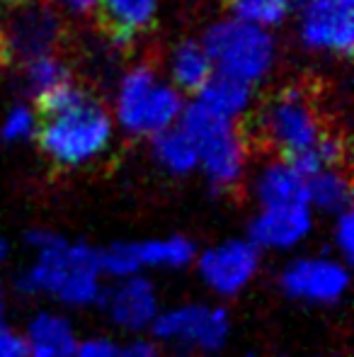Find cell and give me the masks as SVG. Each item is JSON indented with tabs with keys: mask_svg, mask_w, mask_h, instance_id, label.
<instances>
[{
	"mask_svg": "<svg viewBox=\"0 0 354 357\" xmlns=\"http://www.w3.org/2000/svg\"><path fill=\"white\" fill-rule=\"evenodd\" d=\"M161 0H99L104 22L109 24L117 42H127L134 34L153 24Z\"/></svg>",
	"mask_w": 354,
	"mask_h": 357,
	"instance_id": "21",
	"label": "cell"
},
{
	"mask_svg": "<svg viewBox=\"0 0 354 357\" xmlns=\"http://www.w3.org/2000/svg\"><path fill=\"white\" fill-rule=\"evenodd\" d=\"M328 129L311 95L301 88H289L272 98L257 114V134L279 158L293 160L308 153Z\"/></svg>",
	"mask_w": 354,
	"mask_h": 357,
	"instance_id": "7",
	"label": "cell"
},
{
	"mask_svg": "<svg viewBox=\"0 0 354 357\" xmlns=\"http://www.w3.org/2000/svg\"><path fill=\"white\" fill-rule=\"evenodd\" d=\"M296 0H228L231 17L272 29L287 20Z\"/></svg>",
	"mask_w": 354,
	"mask_h": 357,
	"instance_id": "24",
	"label": "cell"
},
{
	"mask_svg": "<svg viewBox=\"0 0 354 357\" xmlns=\"http://www.w3.org/2000/svg\"><path fill=\"white\" fill-rule=\"evenodd\" d=\"M0 357H27L22 333L8 328V326H0Z\"/></svg>",
	"mask_w": 354,
	"mask_h": 357,
	"instance_id": "29",
	"label": "cell"
},
{
	"mask_svg": "<svg viewBox=\"0 0 354 357\" xmlns=\"http://www.w3.org/2000/svg\"><path fill=\"white\" fill-rule=\"evenodd\" d=\"M112 112L92 95H83L68 107L47 114L39 124V146L54 165L66 170L97 163L114 144Z\"/></svg>",
	"mask_w": 354,
	"mask_h": 357,
	"instance_id": "2",
	"label": "cell"
},
{
	"mask_svg": "<svg viewBox=\"0 0 354 357\" xmlns=\"http://www.w3.org/2000/svg\"><path fill=\"white\" fill-rule=\"evenodd\" d=\"M39 134V117L29 105H15L0 122V139L8 144L29 142Z\"/></svg>",
	"mask_w": 354,
	"mask_h": 357,
	"instance_id": "25",
	"label": "cell"
},
{
	"mask_svg": "<svg viewBox=\"0 0 354 357\" xmlns=\"http://www.w3.org/2000/svg\"><path fill=\"white\" fill-rule=\"evenodd\" d=\"M233 333L231 311L209 301H184L163 309L151 328L170 357H214L223 353Z\"/></svg>",
	"mask_w": 354,
	"mask_h": 357,
	"instance_id": "6",
	"label": "cell"
},
{
	"mask_svg": "<svg viewBox=\"0 0 354 357\" xmlns=\"http://www.w3.org/2000/svg\"><path fill=\"white\" fill-rule=\"evenodd\" d=\"M24 241L34 258L15 280L19 294L47 296L63 309L99 306L107 287L99 268V248L51 229H32Z\"/></svg>",
	"mask_w": 354,
	"mask_h": 357,
	"instance_id": "1",
	"label": "cell"
},
{
	"mask_svg": "<svg viewBox=\"0 0 354 357\" xmlns=\"http://www.w3.org/2000/svg\"><path fill=\"white\" fill-rule=\"evenodd\" d=\"M197 243L182 234L156 236V238L134 241L138 273H179L187 270L197 260Z\"/></svg>",
	"mask_w": 354,
	"mask_h": 357,
	"instance_id": "16",
	"label": "cell"
},
{
	"mask_svg": "<svg viewBox=\"0 0 354 357\" xmlns=\"http://www.w3.org/2000/svg\"><path fill=\"white\" fill-rule=\"evenodd\" d=\"M316 229V214L306 207L257 209L248 224L246 238L260 253H291L311 238Z\"/></svg>",
	"mask_w": 354,
	"mask_h": 357,
	"instance_id": "13",
	"label": "cell"
},
{
	"mask_svg": "<svg viewBox=\"0 0 354 357\" xmlns=\"http://www.w3.org/2000/svg\"><path fill=\"white\" fill-rule=\"evenodd\" d=\"M5 316H8V294L0 284V326H5Z\"/></svg>",
	"mask_w": 354,
	"mask_h": 357,
	"instance_id": "31",
	"label": "cell"
},
{
	"mask_svg": "<svg viewBox=\"0 0 354 357\" xmlns=\"http://www.w3.org/2000/svg\"><path fill=\"white\" fill-rule=\"evenodd\" d=\"M204 109L228 122H236L246 117L252 107V88L241 80H233L228 75L214 73L209 83L197 93V100Z\"/></svg>",
	"mask_w": 354,
	"mask_h": 357,
	"instance_id": "17",
	"label": "cell"
},
{
	"mask_svg": "<svg viewBox=\"0 0 354 357\" xmlns=\"http://www.w3.org/2000/svg\"><path fill=\"white\" fill-rule=\"evenodd\" d=\"M330 241H332V248H335L337 258L345 260V263H350L352 253H354V216H352V209L350 212H342V214L332 216Z\"/></svg>",
	"mask_w": 354,
	"mask_h": 357,
	"instance_id": "26",
	"label": "cell"
},
{
	"mask_svg": "<svg viewBox=\"0 0 354 357\" xmlns=\"http://www.w3.org/2000/svg\"><path fill=\"white\" fill-rule=\"evenodd\" d=\"M179 127L197 146L199 168L207 183L218 192L236 190L248 173V142L236 122H228L199 102L184 105Z\"/></svg>",
	"mask_w": 354,
	"mask_h": 357,
	"instance_id": "4",
	"label": "cell"
},
{
	"mask_svg": "<svg viewBox=\"0 0 354 357\" xmlns=\"http://www.w3.org/2000/svg\"><path fill=\"white\" fill-rule=\"evenodd\" d=\"M24 83L34 98L44 100L47 95L56 93L58 88L73 83V75L63 59H58L56 54H47V56L24 63Z\"/></svg>",
	"mask_w": 354,
	"mask_h": 357,
	"instance_id": "22",
	"label": "cell"
},
{
	"mask_svg": "<svg viewBox=\"0 0 354 357\" xmlns=\"http://www.w3.org/2000/svg\"><path fill=\"white\" fill-rule=\"evenodd\" d=\"M63 34V22L51 5L24 0V5L15 8L3 27L5 54L19 59L22 63L32 59L56 54V44Z\"/></svg>",
	"mask_w": 354,
	"mask_h": 357,
	"instance_id": "10",
	"label": "cell"
},
{
	"mask_svg": "<svg viewBox=\"0 0 354 357\" xmlns=\"http://www.w3.org/2000/svg\"><path fill=\"white\" fill-rule=\"evenodd\" d=\"M197 278L218 299H236L250 289L262 270V253L243 236L204 248L194 260Z\"/></svg>",
	"mask_w": 354,
	"mask_h": 357,
	"instance_id": "9",
	"label": "cell"
},
{
	"mask_svg": "<svg viewBox=\"0 0 354 357\" xmlns=\"http://www.w3.org/2000/svg\"><path fill=\"white\" fill-rule=\"evenodd\" d=\"M184 112L182 93L148 63H136L119 78L114 95V127L129 137H158L177 127Z\"/></svg>",
	"mask_w": 354,
	"mask_h": 357,
	"instance_id": "3",
	"label": "cell"
},
{
	"mask_svg": "<svg viewBox=\"0 0 354 357\" xmlns=\"http://www.w3.org/2000/svg\"><path fill=\"white\" fill-rule=\"evenodd\" d=\"M347 155V146H345V139L335 132H325L321 137V142L313 146L308 153L298 155L293 158L291 163L301 170L306 178L311 175L321 173V170H328V168H342V160Z\"/></svg>",
	"mask_w": 354,
	"mask_h": 357,
	"instance_id": "23",
	"label": "cell"
},
{
	"mask_svg": "<svg viewBox=\"0 0 354 357\" xmlns=\"http://www.w3.org/2000/svg\"><path fill=\"white\" fill-rule=\"evenodd\" d=\"M122 345L107 335H90V338L78 340L76 350L71 357H119Z\"/></svg>",
	"mask_w": 354,
	"mask_h": 357,
	"instance_id": "27",
	"label": "cell"
},
{
	"mask_svg": "<svg viewBox=\"0 0 354 357\" xmlns=\"http://www.w3.org/2000/svg\"><path fill=\"white\" fill-rule=\"evenodd\" d=\"M306 207L337 216L352 209V185L342 168H328L306 180Z\"/></svg>",
	"mask_w": 354,
	"mask_h": 357,
	"instance_id": "18",
	"label": "cell"
},
{
	"mask_svg": "<svg viewBox=\"0 0 354 357\" xmlns=\"http://www.w3.org/2000/svg\"><path fill=\"white\" fill-rule=\"evenodd\" d=\"M119 357H170L156 340L151 338H134L127 345H122Z\"/></svg>",
	"mask_w": 354,
	"mask_h": 357,
	"instance_id": "28",
	"label": "cell"
},
{
	"mask_svg": "<svg viewBox=\"0 0 354 357\" xmlns=\"http://www.w3.org/2000/svg\"><path fill=\"white\" fill-rule=\"evenodd\" d=\"M352 287L350 263L337 255L308 253L287 260L279 270V289L291 301L308 306H337Z\"/></svg>",
	"mask_w": 354,
	"mask_h": 357,
	"instance_id": "8",
	"label": "cell"
},
{
	"mask_svg": "<svg viewBox=\"0 0 354 357\" xmlns=\"http://www.w3.org/2000/svg\"><path fill=\"white\" fill-rule=\"evenodd\" d=\"M202 47L214 73L241 80L250 88L267 80L277 63V42L272 32L236 17L214 22L204 32Z\"/></svg>",
	"mask_w": 354,
	"mask_h": 357,
	"instance_id": "5",
	"label": "cell"
},
{
	"mask_svg": "<svg viewBox=\"0 0 354 357\" xmlns=\"http://www.w3.org/2000/svg\"><path fill=\"white\" fill-rule=\"evenodd\" d=\"M10 258V243L5 236H0V265H5V260Z\"/></svg>",
	"mask_w": 354,
	"mask_h": 357,
	"instance_id": "32",
	"label": "cell"
},
{
	"mask_svg": "<svg viewBox=\"0 0 354 357\" xmlns=\"http://www.w3.org/2000/svg\"><path fill=\"white\" fill-rule=\"evenodd\" d=\"M54 10H61V13L76 15V17H88V15L97 13L99 0H51Z\"/></svg>",
	"mask_w": 354,
	"mask_h": 357,
	"instance_id": "30",
	"label": "cell"
},
{
	"mask_svg": "<svg viewBox=\"0 0 354 357\" xmlns=\"http://www.w3.org/2000/svg\"><path fill=\"white\" fill-rule=\"evenodd\" d=\"M168 71H170L168 83L175 90H179V93H199L214 75V66L209 61L207 52H204L202 42L187 39V42L177 44L172 49Z\"/></svg>",
	"mask_w": 354,
	"mask_h": 357,
	"instance_id": "19",
	"label": "cell"
},
{
	"mask_svg": "<svg viewBox=\"0 0 354 357\" xmlns=\"http://www.w3.org/2000/svg\"><path fill=\"white\" fill-rule=\"evenodd\" d=\"M306 175L287 158L265 160L250 178V197L257 209L306 204Z\"/></svg>",
	"mask_w": 354,
	"mask_h": 357,
	"instance_id": "14",
	"label": "cell"
},
{
	"mask_svg": "<svg viewBox=\"0 0 354 357\" xmlns=\"http://www.w3.org/2000/svg\"><path fill=\"white\" fill-rule=\"evenodd\" d=\"M298 37L311 52L347 56L354 44V0H303Z\"/></svg>",
	"mask_w": 354,
	"mask_h": 357,
	"instance_id": "11",
	"label": "cell"
},
{
	"mask_svg": "<svg viewBox=\"0 0 354 357\" xmlns=\"http://www.w3.org/2000/svg\"><path fill=\"white\" fill-rule=\"evenodd\" d=\"M99 306L117 328L136 335L146 331L151 333L153 324L163 311L158 287L148 275H136L107 284Z\"/></svg>",
	"mask_w": 354,
	"mask_h": 357,
	"instance_id": "12",
	"label": "cell"
},
{
	"mask_svg": "<svg viewBox=\"0 0 354 357\" xmlns=\"http://www.w3.org/2000/svg\"><path fill=\"white\" fill-rule=\"evenodd\" d=\"M27 357H71L78 345V333L68 314L56 309H42L24 326Z\"/></svg>",
	"mask_w": 354,
	"mask_h": 357,
	"instance_id": "15",
	"label": "cell"
},
{
	"mask_svg": "<svg viewBox=\"0 0 354 357\" xmlns=\"http://www.w3.org/2000/svg\"><path fill=\"white\" fill-rule=\"evenodd\" d=\"M151 153L153 160L158 163V168L166 170L172 178L192 175L199 168L197 146H194L189 134L179 124L151 139Z\"/></svg>",
	"mask_w": 354,
	"mask_h": 357,
	"instance_id": "20",
	"label": "cell"
}]
</instances>
